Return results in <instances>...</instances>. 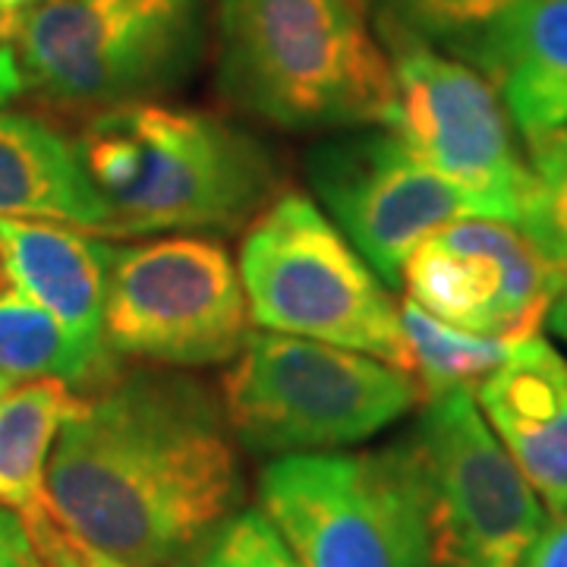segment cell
I'll return each instance as SVG.
<instances>
[{
    "label": "cell",
    "instance_id": "obj_31",
    "mask_svg": "<svg viewBox=\"0 0 567 567\" xmlns=\"http://www.w3.org/2000/svg\"><path fill=\"white\" fill-rule=\"evenodd\" d=\"M10 385H17V382H10V379H3V375H0V394H3Z\"/></svg>",
    "mask_w": 567,
    "mask_h": 567
},
{
    "label": "cell",
    "instance_id": "obj_6",
    "mask_svg": "<svg viewBox=\"0 0 567 567\" xmlns=\"http://www.w3.org/2000/svg\"><path fill=\"white\" fill-rule=\"evenodd\" d=\"M212 0H48L22 13L13 51L32 92L63 107L155 102L203 58Z\"/></svg>",
    "mask_w": 567,
    "mask_h": 567
},
{
    "label": "cell",
    "instance_id": "obj_17",
    "mask_svg": "<svg viewBox=\"0 0 567 567\" xmlns=\"http://www.w3.org/2000/svg\"><path fill=\"white\" fill-rule=\"evenodd\" d=\"M82 404L63 379H25L0 394V507L22 514L44 498L54 442Z\"/></svg>",
    "mask_w": 567,
    "mask_h": 567
},
{
    "label": "cell",
    "instance_id": "obj_24",
    "mask_svg": "<svg viewBox=\"0 0 567 567\" xmlns=\"http://www.w3.org/2000/svg\"><path fill=\"white\" fill-rule=\"evenodd\" d=\"M0 567H44L22 517L10 507H0Z\"/></svg>",
    "mask_w": 567,
    "mask_h": 567
},
{
    "label": "cell",
    "instance_id": "obj_16",
    "mask_svg": "<svg viewBox=\"0 0 567 567\" xmlns=\"http://www.w3.org/2000/svg\"><path fill=\"white\" fill-rule=\"evenodd\" d=\"M0 244L25 303L41 306L76 338L104 344V278L111 244L73 227L0 218Z\"/></svg>",
    "mask_w": 567,
    "mask_h": 567
},
{
    "label": "cell",
    "instance_id": "obj_26",
    "mask_svg": "<svg viewBox=\"0 0 567 567\" xmlns=\"http://www.w3.org/2000/svg\"><path fill=\"white\" fill-rule=\"evenodd\" d=\"M25 89V80H22L20 61H17V51L0 44V107L7 102H13Z\"/></svg>",
    "mask_w": 567,
    "mask_h": 567
},
{
    "label": "cell",
    "instance_id": "obj_7",
    "mask_svg": "<svg viewBox=\"0 0 567 567\" xmlns=\"http://www.w3.org/2000/svg\"><path fill=\"white\" fill-rule=\"evenodd\" d=\"M259 505L303 567H429L413 442L284 454L259 476Z\"/></svg>",
    "mask_w": 567,
    "mask_h": 567
},
{
    "label": "cell",
    "instance_id": "obj_12",
    "mask_svg": "<svg viewBox=\"0 0 567 567\" xmlns=\"http://www.w3.org/2000/svg\"><path fill=\"white\" fill-rule=\"evenodd\" d=\"M401 284L435 319L520 344L539 334L567 268L514 224L457 218L406 259Z\"/></svg>",
    "mask_w": 567,
    "mask_h": 567
},
{
    "label": "cell",
    "instance_id": "obj_25",
    "mask_svg": "<svg viewBox=\"0 0 567 567\" xmlns=\"http://www.w3.org/2000/svg\"><path fill=\"white\" fill-rule=\"evenodd\" d=\"M520 567H567V514L548 520Z\"/></svg>",
    "mask_w": 567,
    "mask_h": 567
},
{
    "label": "cell",
    "instance_id": "obj_23",
    "mask_svg": "<svg viewBox=\"0 0 567 567\" xmlns=\"http://www.w3.org/2000/svg\"><path fill=\"white\" fill-rule=\"evenodd\" d=\"M20 517L25 529H29V536H32V543H35V551H39L44 567H130L99 551V548H92L89 543H82L80 536H73L44 507V498L35 507L22 511Z\"/></svg>",
    "mask_w": 567,
    "mask_h": 567
},
{
    "label": "cell",
    "instance_id": "obj_8",
    "mask_svg": "<svg viewBox=\"0 0 567 567\" xmlns=\"http://www.w3.org/2000/svg\"><path fill=\"white\" fill-rule=\"evenodd\" d=\"M237 265L218 240L158 234L111 246L104 278V344L167 365L227 363L249 334Z\"/></svg>",
    "mask_w": 567,
    "mask_h": 567
},
{
    "label": "cell",
    "instance_id": "obj_1",
    "mask_svg": "<svg viewBox=\"0 0 567 567\" xmlns=\"http://www.w3.org/2000/svg\"><path fill=\"white\" fill-rule=\"evenodd\" d=\"M240 457L221 398L142 372L89 398L54 442L44 507L130 567H183L237 511Z\"/></svg>",
    "mask_w": 567,
    "mask_h": 567
},
{
    "label": "cell",
    "instance_id": "obj_9",
    "mask_svg": "<svg viewBox=\"0 0 567 567\" xmlns=\"http://www.w3.org/2000/svg\"><path fill=\"white\" fill-rule=\"evenodd\" d=\"M429 567H520L546 505L486 423L473 391L425 401L416 435Z\"/></svg>",
    "mask_w": 567,
    "mask_h": 567
},
{
    "label": "cell",
    "instance_id": "obj_2",
    "mask_svg": "<svg viewBox=\"0 0 567 567\" xmlns=\"http://www.w3.org/2000/svg\"><path fill=\"white\" fill-rule=\"evenodd\" d=\"M76 152L111 212L107 240L237 230L262 215L278 183L252 136L162 102L102 111Z\"/></svg>",
    "mask_w": 567,
    "mask_h": 567
},
{
    "label": "cell",
    "instance_id": "obj_3",
    "mask_svg": "<svg viewBox=\"0 0 567 567\" xmlns=\"http://www.w3.org/2000/svg\"><path fill=\"white\" fill-rule=\"evenodd\" d=\"M224 99L281 130L388 126L394 70L363 0H215Z\"/></svg>",
    "mask_w": 567,
    "mask_h": 567
},
{
    "label": "cell",
    "instance_id": "obj_13",
    "mask_svg": "<svg viewBox=\"0 0 567 567\" xmlns=\"http://www.w3.org/2000/svg\"><path fill=\"white\" fill-rule=\"evenodd\" d=\"M486 423L548 517L567 514V360L543 334L514 347L476 391Z\"/></svg>",
    "mask_w": 567,
    "mask_h": 567
},
{
    "label": "cell",
    "instance_id": "obj_19",
    "mask_svg": "<svg viewBox=\"0 0 567 567\" xmlns=\"http://www.w3.org/2000/svg\"><path fill=\"white\" fill-rule=\"evenodd\" d=\"M104 369V347L76 338L51 312L25 300H0V375L10 382L63 379L92 382Z\"/></svg>",
    "mask_w": 567,
    "mask_h": 567
},
{
    "label": "cell",
    "instance_id": "obj_15",
    "mask_svg": "<svg viewBox=\"0 0 567 567\" xmlns=\"http://www.w3.org/2000/svg\"><path fill=\"white\" fill-rule=\"evenodd\" d=\"M0 218L61 224L107 240L111 212L76 142L35 117L0 111Z\"/></svg>",
    "mask_w": 567,
    "mask_h": 567
},
{
    "label": "cell",
    "instance_id": "obj_18",
    "mask_svg": "<svg viewBox=\"0 0 567 567\" xmlns=\"http://www.w3.org/2000/svg\"><path fill=\"white\" fill-rule=\"evenodd\" d=\"M401 324L413 360V379L423 391V401L447 391L480 388L495 369L505 365L517 347V341L498 334H476L442 322L410 297L401 303Z\"/></svg>",
    "mask_w": 567,
    "mask_h": 567
},
{
    "label": "cell",
    "instance_id": "obj_14",
    "mask_svg": "<svg viewBox=\"0 0 567 567\" xmlns=\"http://www.w3.org/2000/svg\"><path fill=\"white\" fill-rule=\"evenodd\" d=\"M466 51L529 142L567 123V0H511L466 32Z\"/></svg>",
    "mask_w": 567,
    "mask_h": 567
},
{
    "label": "cell",
    "instance_id": "obj_22",
    "mask_svg": "<svg viewBox=\"0 0 567 567\" xmlns=\"http://www.w3.org/2000/svg\"><path fill=\"white\" fill-rule=\"evenodd\" d=\"M382 22L401 25L420 39H454L492 20L511 0H363Z\"/></svg>",
    "mask_w": 567,
    "mask_h": 567
},
{
    "label": "cell",
    "instance_id": "obj_4",
    "mask_svg": "<svg viewBox=\"0 0 567 567\" xmlns=\"http://www.w3.org/2000/svg\"><path fill=\"white\" fill-rule=\"evenodd\" d=\"M423 401L416 379L360 350L249 331L221 379L237 439L262 454H316L357 445Z\"/></svg>",
    "mask_w": 567,
    "mask_h": 567
},
{
    "label": "cell",
    "instance_id": "obj_20",
    "mask_svg": "<svg viewBox=\"0 0 567 567\" xmlns=\"http://www.w3.org/2000/svg\"><path fill=\"white\" fill-rule=\"evenodd\" d=\"M533 193L520 218V230L567 268V123L529 142Z\"/></svg>",
    "mask_w": 567,
    "mask_h": 567
},
{
    "label": "cell",
    "instance_id": "obj_5",
    "mask_svg": "<svg viewBox=\"0 0 567 567\" xmlns=\"http://www.w3.org/2000/svg\"><path fill=\"white\" fill-rule=\"evenodd\" d=\"M240 281L265 331L360 350L413 375L401 306L306 196L287 193L246 227Z\"/></svg>",
    "mask_w": 567,
    "mask_h": 567
},
{
    "label": "cell",
    "instance_id": "obj_27",
    "mask_svg": "<svg viewBox=\"0 0 567 567\" xmlns=\"http://www.w3.org/2000/svg\"><path fill=\"white\" fill-rule=\"evenodd\" d=\"M546 324L551 328V334H558L561 341H567V284L561 287V293L555 297V303L548 306Z\"/></svg>",
    "mask_w": 567,
    "mask_h": 567
},
{
    "label": "cell",
    "instance_id": "obj_29",
    "mask_svg": "<svg viewBox=\"0 0 567 567\" xmlns=\"http://www.w3.org/2000/svg\"><path fill=\"white\" fill-rule=\"evenodd\" d=\"M20 20H22V13H13V10H0V44H3V41H13Z\"/></svg>",
    "mask_w": 567,
    "mask_h": 567
},
{
    "label": "cell",
    "instance_id": "obj_11",
    "mask_svg": "<svg viewBox=\"0 0 567 567\" xmlns=\"http://www.w3.org/2000/svg\"><path fill=\"white\" fill-rule=\"evenodd\" d=\"M306 177L350 246L388 284L406 259L457 218H476L451 183L420 162L388 126H360L312 145Z\"/></svg>",
    "mask_w": 567,
    "mask_h": 567
},
{
    "label": "cell",
    "instance_id": "obj_21",
    "mask_svg": "<svg viewBox=\"0 0 567 567\" xmlns=\"http://www.w3.org/2000/svg\"><path fill=\"white\" fill-rule=\"evenodd\" d=\"M189 567H303L262 507L234 511L215 529Z\"/></svg>",
    "mask_w": 567,
    "mask_h": 567
},
{
    "label": "cell",
    "instance_id": "obj_28",
    "mask_svg": "<svg viewBox=\"0 0 567 567\" xmlns=\"http://www.w3.org/2000/svg\"><path fill=\"white\" fill-rule=\"evenodd\" d=\"M0 300H22L17 281H13V271H10V259H7V249L0 244Z\"/></svg>",
    "mask_w": 567,
    "mask_h": 567
},
{
    "label": "cell",
    "instance_id": "obj_30",
    "mask_svg": "<svg viewBox=\"0 0 567 567\" xmlns=\"http://www.w3.org/2000/svg\"><path fill=\"white\" fill-rule=\"evenodd\" d=\"M39 3H48V0H0V10H13V13H25Z\"/></svg>",
    "mask_w": 567,
    "mask_h": 567
},
{
    "label": "cell",
    "instance_id": "obj_10",
    "mask_svg": "<svg viewBox=\"0 0 567 567\" xmlns=\"http://www.w3.org/2000/svg\"><path fill=\"white\" fill-rule=\"evenodd\" d=\"M394 111L388 130L464 196L476 218L520 224L533 193L502 99L483 73L439 54L401 25L382 22Z\"/></svg>",
    "mask_w": 567,
    "mask_h": 567
}]
</instances>
